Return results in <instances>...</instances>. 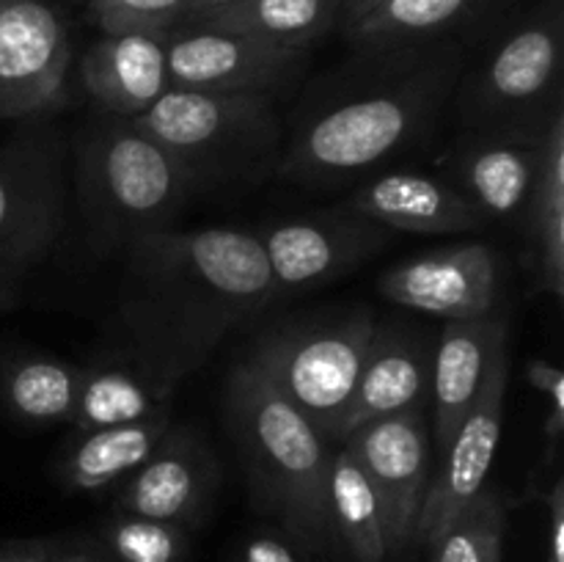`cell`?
<instances>
[{"instance_id":"6da1fadb","label":"cell","mask_w":564,"mask_h":562,"mask_svg":"<svg viewBox=\"0 0 564 562\" xmlns=\"http://www.w3.org/2000/svg\"><path fill=\"white\" fill-rule=\"evenodd\" d=\"M124 251L119 317L130 353L176 383L275 298L268 257L251 231L160 229Z\"/></svg>"},{"instance_id":"7a4b0ae2","label":"cell","mask_w":564,"mask_h":562,"mask_svg":"<svg viewBox=\"0 0 564 562\" xmlns=\"http://www.w3.org/2000/svg\"><path fill=\"white\" fill-rule=\"evenodd\" d=\"M75 185L91 246L116 251L169 229L196 174L130 119L105 114L77 149Z\"/></svg>"},{"instance_id":"3957f363","label":"cell","mask_w":564,"mask_h":562,"mask_svg":"<svg viewBox=\"0 0 564 562\" xmlns=\"http://www.w3.org/2000/svg\"><path fill=\"white\" fill-rule=\"evenodd\" d=\"M229 419L264 501L295 538L325 543L334 534L330 452L319 430L248 361L229 378Z\"/></svg>"},{"instance_id":"277c9868","label":"cell","mask_w":564,"mask_h":562,"mask_svg":"<svg viewBox=\"0 0 564 562\" xmlns=\"http://www.w3.org/2000/svg\"><path fill=\"white\" fill-rule=\"evenodd\" d=\"M449 80V64H430L336 105L297 136L284 171L297 180H330L380 163L430 125Z\"/></svg>"},{"instance_id":"5b68a950","label":"cell","mask_w":564,"mask_h":562,"mask_svg":"<svg viewBox=\"0 0 564 562\" xmlns=\"http://www.w3.org/2000/svg\"><path fill=\"white\" fill-rule=\"evenodd\" d=\"M375 331L378 325L372 314L356 309L336 320L264 336L248 364L286 397L323 439H336Z\"/></svg>"},{"instance_id":"8992f818","label":"cell","mask_w":564,"mask_h":562,"mask_svg":"<svg viewBox=\"0 0 564 562\" xmlns=\"http://www.w3.org/2000/svg\"><path fill=\"white\" fill-rule=\"evenodd\" d=\"M132 125L174 152L193 174L242 171L279 143L273 97L169 88Z\"/></svg>"},{"instance_id":"52a82bcc","label":"cell","mask_w":564,"mask_h":562,"mask_svg":"<svg viewBox=\"0 0 564 562\" xmlns=\"http://www.w3.org/2000/svg\"><path fill=\"white\" fill-rule=\"evenodd\" d=\"M66 147L53 127H28L0 147V268L22 275L64 235Z\"/></svg>"},{"instance_id":"ba28073f","label":"cell","mask_w":564,"mask_h":562,"mask_svg":"<svg viewBox=\"0 0 564 562\" xmlns=\"http://www.w3.org/2000/svg\"><path fill=\"white\" fill-rule=\"evenodd\" d=\"M72 47L44 0H0V119L31 121L64 105Z\"/></svg>"},{"instance_id":"9c48e42d","label":"cell","mask_w":564,"mask_h":562,"mask_svg":"<svg viewBox=\"0 0 564 562\" xmlns=\"http://www.w3.org/2000/svg\"><path fill=\"white\" fill-rule=\"evenodd\" d=\"M171 88L268 94L301 69L306 50L218 28L165 33Z\"/></svg>"},{"instance_id":"30bf717a","label":"cell","mask_w":564,"mask_h":562,"mask_svg":"<svg viewBox=\"0 0 564 562\" xmlns=\"http://www.w3.org/2000/svg\"><path fill=\"white\" fill-rule=\"evenodd\" d=\"M507 383H510V356L505 347L496 356L477 402L463 419L457 433L452 435L449 446L441 452L444 461L427 485L416 529H413V534L427 545L438 540V534L455 521V516L468 501H474L488 488L490 468H494L501 430H505Z\"/></svg>"},{"instance_id":"8fae6325","label":"cell","mask_w":564,"mask_h":562,"mask_svg":"<svg viewBox=\"0 0 564 562\" xmlns=\"http://www.w3.org/2000/svg\"><path fill=\"white\" fill-rule=\"evenodd\" d=\"M345 441L378 496L389 551L402 549L413 538L430 485V433L422 411L369 422Z\"/></svg>"},{"instance_id":"7c38bea8","label":"cell","mask_w":564,"mask_h":562,"mask_svg":"<svg viewBox=\"0 0 564 562\" xmlns=\"http://www.w3.org/2000/svg\"><path fill=\"white\" fill-rule=\"evenodd\" d=\"M386 240L389 229L356 209L284 220L259 235L275 292L330 284L367 262Z\"/></svg>"},{"instance_id":"4fadbf2b","label":"cell","mask_w":564,"mask_h":562,"mask_svg":"<svg viewBox=\"0 0 564 562\" xmlns=\"http://www.w3.org/2000/svg\"><path fill=\"white\" fill-rule=\"evenodd\" d=\"M218 479V461L202 435L171 422L152 455L119 490V512L187 527L207 510Z\"/></svg>"},{"instance_id":"5bb4252c","label":"cell","mask_w":564,"mask_h":562,"mask_svg":"<svg viewBox=\"0 0 564 562\" xmlns=\"http://www.w3.org/2000/svg\"><path fill=\"white\" fill-rule=\"evenodd\" d=\"M496 290V253L485 242H463L408 259L380 281L389 301L444 320L485 317L494 312Z\"/></svg>"},{"instance_id":"9a60e30c","label":"cell","mask_w":564,"mask_h":562,"mask_svg":"<svg viewBox=\"0 0 564 562\" xmlns=\"http://www.w3.org/2000/svg\"><path fill=\"white\" fill-rule=\"evenodd\" d=\"M507 347V325L494 314L446 320L430 367L433 441L444 452L477 402L496 356Z\"/></svg>"},{"instance_id":"2e32d148","label":"cell","mask_w":564,"mask_h":562,"mask_svg":"<svg viewBox=\"0 0 564 562\" xmlns=\"http://www.w3.org/2000/svg\"><path fill=\"white\" fill-rule=\"evenodd\" d=\"M80 80L102 114L141 116L171 88L165 33H102L83 55Z\"/></svg>"},{"instance_id":"e0dca14e","label":"cell","mask_w":564,"mask_h":562,"mask_svg":"<svg viewBox=\"0 0 564 562\" xmlns=\"http://www.w3.org/2000/svg\"><path fill=\"white\" fill-rule=\"evenodd\" d=\"M350 207L386 229L416 235H460L479 229L485 215L460 187L416 171H394L364 185Z\"/></svg>"},{"instance_id":"ac0fdd59","label":"cell","mask_w":564,"mask_h":562,"mask_svg":"<svg viewBox=\"0 0 564 562\" xmlns=\"http://www.w3.org/2000/svg\"><path fill=\"white\" fill-rule=\"evenodd\" d=\"M430 367L433 356L419 339L397 331H375L350 406L336 428V439H347L378 419L422 411L430 386Z\"/></svg>"},{"instance_id":"d6986e66","label":"cell","mask_w":564,"mask_h":562,"mask_svg":"<svg viewBox=\"0 0 564 562\" xmlns=\"http://www.w3.org/2000/svg\"><path fill=\"white\" fill-rule=\"evenodd\" d=\"M545 152L543 132H507L477 141L460 160L463 193L482 215L512 218L527 213Z\"/></svg>"},{"instance_id":"ffe728a7","label":"cell","mask_w":564,"mask_h":562,"mask_svg":"<svg viewBox=\"0 0 564 562\" xmlns=\"http://www.w3.org/2000/svg\"><path fill=\"white\" fill-rule=\"evenodd\" d=\"M176 380L147 364H97L83 369L72 424L80 433L171 413Z\"/></svg>"},{"instance_id":"44dd1931","label":"cell","mask_w":564,"mask_h":562,"mask_svg":"<svg viewBox=\"0 0 564 562\" xmlns=\"http://www.w3.org/2000/svg\"><path fill=\"white\" fill-rule=\"evenodd\" d=\"M562 61V20L545 17L518 28L490 58L479 97L490 108H527L556 80Z\"/></svg>"},{"instance_id":"7402d4cb","label":"cell","mask_w":564,"mask_h":562,"mask_svg":"<svg viewBox=\"0 0 564 562\" xmlns=\"http://www.w3.org/2000/svg\"><path fill=\"white\" fill-rule=\"evenodd\" d=\"M169 428L171 413H160L143 422L86 430L61 461V483L69 490L91 494L130 477L152 455Z\"/></svg>"},{"instance_id":"603a6c76","label":"cell","mask_w":564,"mask_h":562,"mask_svg":"<svg viewBox=\"0 0 564 562\" xmlns=\"http://www.w3.org/2000/svg\"><path fill=\"white\" fill-rule=\"evenodd\" d=\"M529 237L538 253L540 281L556 298L564 295V116L556 108L545 125V152L527 213Z\"/></svg>"},{"instance_id":"cb8c5ba5","label":"cell","mask_w":564,"mask_h":562,"mask_svg":"<svg viewBox=\"0 0 564 562\" xmlns=\"http://www.w3.org/2000/svg\"><path fill=\"white\" fill-rule=\"evenodd\" d=\"M341 11L345 0H240L198 25L308 50Z\"/></svg>"},{"instance_id":"d4e9b609","label":"cell","mask_w":564,"mask_h":562,"mask_svg":"<svg viewBox=\"0 0 564 562\" xmlns=\"http://www.w3.org/2000/svg\"><path fill=\"white\" fill-rule=\"evenodd\" d=\"M80 380L83 367L50 356H25L3 369L0 397L22 422H72Z\"/></svg>"},{"instance_id":"484cf974","label":"cell","mask_w":564,"mask_h":562,"mask_svg":"<svg viewBox=\"0 0 564 562\" xmlns=\"http://www.w3.org/2000/svg\"><path fill=\"white\" fill-rule=\"evenodd\" d=\"M328 507L334 532L350 549V554L358 562H383L389 543H386L378 496L347 446L330 455Z\"/></svg>"},{"instance_id":"4316f807","label":"cell","mask_w":564,"mask_h":562,"mask_svg":"<svg viewBox=\"0 0 564 562\" xmlns=\"http://www.w3.org/2000/svg\"><path fill=\"white\" fill-rule=\"evenodd\" d=\"M479 0H375L361 17L345 22L347 36L369 50H386L411 39L430 36Z\"/></svg>"},{"instance_id":"83f0119b","label":"cell","mask_w":564,"mask_h":562,"mask_svg":"<svg viewBox=\"0 0 564 562\" xmlns=\"http://www.w3.org/2000/svg\"><path fill=\"white\" fill-rule=\"evenodd\" d=\"M505 505L485 488L468 501L433 543V562H501L505 554Z\"/></svg>"},{"instance_id":"f1b7e54d","label":"cell","mask_w":564,"mask_h":562,"mask_svg":"<svg viewBox=\"0 0 564 562\" xmlns=\"http://www.w3.org/2000/svg\"><path fill=\"white\" fill-rule=\"evenodd\" d=\"M102 549L113 562H182L187 538L176 523L116 512L102 529Z\"/></svg>"},{"instance_id":"f546056e","label":"cell","mask_w":564,"mask_h":562,"mask_svg":"<svg viewBox=\"0 0 564 562\" xmlns=\"http://www.w3.org/2000/svg\"><path fill=\"white\" fill-rule=\"evenodd\" d=\"M187 0H91L88 11L102 33H169Z\"/></svg>"},{"instance_id":"4dcf8cb0","label":"cell","mask_w":564,"mask_h":562,"mask_svg":"<svg viewBox=\"0 0 564 562\" xmlns=\"http://www.w3.org/2000/svg\"><path fill=\"white\" fill-rule=\"evenodd\" d=\"M527 378L534 386V391L543 395L549 402V419H545V435L551 444L562 439L564 433V375L556 364L545 361V358H532L527 364Z\"/></svg>"},{"instance_id":"1f68e13d","label":"cell","mask_w":564,"mask_h":562,"mask_svg":"<svg viewBox=\"0 0 564 562\" xmlns=\"http://www.w3.org/2000/svg\"><path fill=\"white\" fill-rule=\"evenodd\" d=\"M242 562H301L295 551L284 543L281 538H270V534H257L248 540L246 551H242Z\"/></svg>"},{"instance_id":"d6a6232c","label":"cell","mask_w":564,"mask_h":562,"mask_svg":"<svg viewBox=\"0 0 564 562\" xmlns=\"http://www.w3.org/2000/svg\"><path fill=\"white\" fill-rule=\"evenodd\" d=\"M551 534H549V562H564V483L556 479L549 494Z\"/></svg>"},{"instance_id":"836d02e7","label":"cell","mask_w":564,"mask_h":562,"mask_svg":"<svg viewBox=\"0 0 564 562\" xmlns=\"http://www.w3.org/2000/svg\"><path fill=\"white\" fill-rule=\"evenodd\" d=\"M0 562H53L50 540H17L0 543Z\"/></svg>"},{"instance_id":"e575fe53","label":"cell","mask_w":564,"mask_h":562,"mask_svg":"<svg viewBox=\"0 0 564 562\" xmlns=\"http://www.w3.org/2000/svg\"><path fill=\"white\" fill-rule=\"evenodd\" d=\"M235 3H240V0H187L180 20L187 22V25H198V22H204L207 17L218 14V11L229 9V6Z\"/></svg>"},{"instance_id":"d590c367","label":"cell","mask_w":564,"mask_h":562,"mask_svg":"<svg viewBox=\"0 0 564 562\" xmlns=\"http://www.w3.org/2000/svg\"><path fill=\"white\" fill-rule=\"evenodd\" d=\"M50 554H53V562H113V556L108 551H94L83 549V545H53L50 543Z\"/></svg>"},{"instance_id":"8d00e7d4","label":"cell","mask_w":564,"mask_h":562,"mask_svg":"<svg viewBox=\"0 0 564 562\" xmlns=\"http://www.w3.org/2000/svg\"><path fill=\"white\" fill-rule=\"evenodd\" d=\"M17 279H20V275L11 273V270H6V268H0V306H3V303L11 298V290H14Z\"/></svg>"},{"instance_id":"74e56055","label":"cell","mask_w":564,"mask_h":562,"mask_svg":"<svg viewBox=\"0 0 564 562\" xmlns=\"http://www.w3.org/2000/svg\"><path fill=\"white\" fill-rule=\"evenodd\" d=\"M372 3H375V0H345V22L361 17L364 11H367Z\"/></svg>"}]
</instances>
